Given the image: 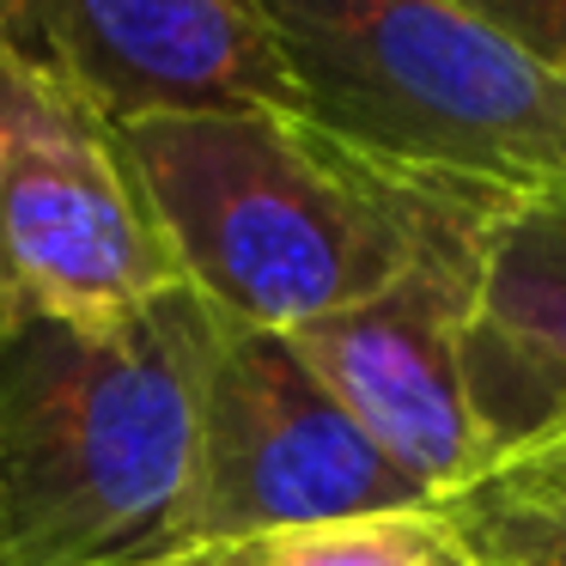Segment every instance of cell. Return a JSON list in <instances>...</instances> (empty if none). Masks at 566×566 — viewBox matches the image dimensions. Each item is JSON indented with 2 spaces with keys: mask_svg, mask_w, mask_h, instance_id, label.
<instances>
[{
  "mask_svg": "<svg viewBox=\"0 0 566 566\" xmlns=\"http://www.w3.org/2000/svg\"><path fill=\"white\" fill-rule=\"evenodd\" d=\"M439 505L354 427L293 335L256 329L201 298L196 475L184 548L329 517Z\"/></svg>",
  "mask_w": 566,
  "mask_h": 566,
  "instance_id": "obj_5",
  "label": "cell"
},
{
  "mask_svg": "<svg viewBox=\"0 0 566 566\" xmlns=\"http://www.w3.org/2000/svg\"><path fill=\"white\" fill-rule=\"evenodd\" d=\"M463 7L505 31L524 55H536L554 80H566V0H463Z\"/></svg>",
  "mask_w": 566,
  "mask_h": 566,
  "instance_id": "obj_11",
  "label": "cell"
},
{
  "mask_svg": "<svg viewBox=\"0 0 566 566\" xmlns=\"http://www.w3.org/2000/svg\"><path fill=\"white\" fill-rule=\"evenodd\" d=\"M123 128L0 38V342L25 323L123 317L177 293Z\"/></svg>",
  "mask_w": 566,
  "mask_h": 566,
  "instance_id": "obj_4",
  "label": "cell"
},
{
  "mask_svg": "<svg viewBox=\"0 0 566 566\" xmlns=\"http://www.w3.org/2000/svg\"><path fill=\"white\" fill-rule=\"evenodd\" d=\"M475 256L481 244L439 250L366 305L293 329V347L354 415V427L439 505L493 481L463 384Z\"/></svg>",
  "mask_w": 566,
  "mask_h": 566,
  "instance_id": "obj_6",
  "label": "cell"
},
{
  "mask_svg": "<svg viewBox=\"0 0 566 566\" xmlns=\"http://www.w3.org/2000/svg\"><path fill=\"white\" fill-rule=\"evenodd\" d=\"M463 384L493 475L566 444V184L493 213L475 256Z\"/></svg>",
  "mask_w": 566,
  "mask_h": 566,
  "instance_id": "obj_8",
  "label": "cell"
},
{
  "mask_svg": "<svg viewBox=\"0 0 566 566\" xmlns=\"http://www.w3.org/2000/svg\"><path fill=\"white\" fill-rule=\"evenodd\" d=\"M201 293L0 342V566H153L184 548Z\"/></svg>",
  "mask_w": 566,
  "mask_h": 566,
  "instance_id": "obj_2",
  "label": "cell"
},
{
  "mask_svg": "<svg viewBox=\"0 0 566 566\" xmlns=\"http://www.w3.org/2000/svg\"><path fill=\"white\" fill-rule=\"evenodd\" d=\"M530 463H548V469H560V475H566V444H560V451H548V457H530ZM517 469V463H512Z\"/></svg>",
  "mask_w": 566,
  "mask_h": 566,
  "instance_id": "obj_12",
  "label": "cell"
},
{
  "mask_svg": "<svg viewBox=\"0 0 566 566\" xmlns=\"http://www.w3.org/2000/svg\"><path fill=\"white\" fill-rule=\"evenodd\" d=\"M481 548V566H566V475L517 463L451 500Z\"/></svg>",
  "mask_w": 566,
  "mask_h": 566,
  "instance_id": "obj_10",
  "label": "cell"
},
{
  "mask_svg": "<svg viewBox=\"0 0 566 566\" xmlns=\"http://www.w3.org/2000/svg\"><path fill=\"white\" fill-rule=\"evenodd\" d=\"M0 38L104 123L281 111L298 92L250 0H0Z\"/></svg>",
  "mask_w": 566,
  "mask_h": 566,
  "instance_id": "obj_7",
  "label": "cell"
},
{
  "mask_svg": "<svg viewBox=\"0 0 566 566\" xmlns=\"http://www.w3.org/2000/svg\"><path fill=\"white\" fill-rule=\"evenodd\" d=\"M153 566H481V548L457 505H402V512L196 542Z\"/></svg>",
  "mask_w": 566,
  "mask_h": 566,
  "instance_id": "obj_9",
  "label": "cell"
},
{
  "mask_svg": "<svg viewBox=\"0 0 566 566\" xmlns=\"http://www.w3.org/2000/svg\"><path fill=\"white\" fill-rule=\"evenodd\" d=\"M123 147L184 281L281 335L366 305L439 250L481 244L512 201L378 165L281 111L153 116L123 128Z\"/></svg>",
  "mask_w": 566,
  "mask_h": 566,
  "instance_id": "obj_1",
  "label": "cell"
},
{
  "mask_svg": "<svg viewBox=\"0 0 566 566\" xmlns=\"http://www.w3.org/2000/svg\"><path fill=\"white\" fill-rule=\"evenodd\" d=\"M298 116L396 171L493 196L566 184V80L463 0H250Z\"/></svg>",
  "mask_w": 566,
  "mask_h": 566,
  "instance_id": "obj_3",
  "label": "cell"
}]
</instances>
